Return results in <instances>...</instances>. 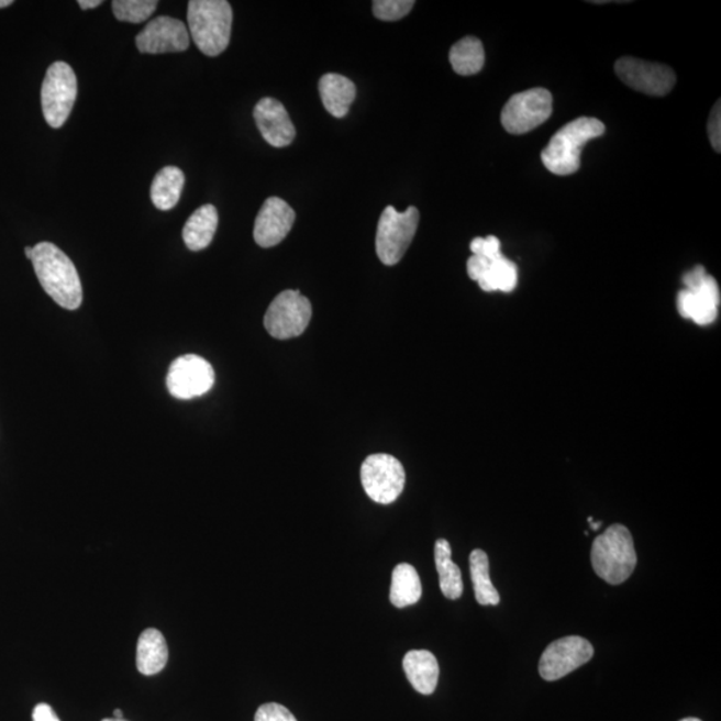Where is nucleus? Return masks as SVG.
Returning <instances> with one entry per match:
<instances>
[{
	"mask_svg": "<svg viewBox=\"0 0 721 721\" xmlns=\"http://www.w3.org/2000/svg\"><path fill=\"white\" fill-rule=\"evenodd\" d=\"M33 263L42 288L59 307L77 310L84 301L82 284L73 260L52 242L33 247Z\"/></svg>",
	"mask_w": 721,
	"mask_h": 721,
	"instance_id": "1",
	"label": "nucleus"
},
{
	"mask_svg": "<svg viewBox=\"0 0 721 721\" xmlns=\"http://www.w3.org/2000/svg\"><path fill=\"white\" fill-rule=\"evenodd\" d=\"M604 133V123L596 118H577L552 136L550 145L541 153V160L556 176H572L580 169L583 147Z\"/></svg>",
	"mask_w": 721,
	"mask_h": 721,
	"instance_id": "2",
	"label": "nucleus"
},
{
	"mask_svg": "<svg viewBox=\"0 0 721 721\" xmlns=\"http://www.w3.org/2000/svg\"><path fill=\"white\" fill-rule=\"evenodd\" d=\"M188 22L192 41L208 57L225 52L232 36L233 9L226 0H191Z\"/></svg>",
	"mask_w": 721,
	"mask_h": 721,
	"instance_id": "3",
	"label": "nucleus"
},
{
	"mask_svg": "<svg viewBox=\"0 0 721 721\" xmlns=\"http://www.w3.org/2000/svg\"><path fill=\"white\" fill-rule=\"evenodd\" d=\"M590 561L596 575L612 586H619L630 579L636 568L637 556L628 528L614 524L596 537L590 551Z\"/></svg>",
	"mask_w": 721,
	"mask_h": 721,
	"instance_id": "4",
	"label": "nucleus"
},
{
	"mask_svg": "<svg viewBox=\"0 0 721 721\" xmlns=\"http://www.w3.org/2000/svg\"><path fill=\"white\" fill-rule=\"evenodd\" d=\"M474 253L466 264L468 276L487 293L502 291L511 293L519 282V269L513 260L502 256L501 242L495 235L472 241Z\"/></svg>",
	"mask_w": 721,
	"mask_h": 721,
	"instance_id": "5",
	"label": "nucleus"
},
{
	"mask_svg": "<svg viewBox=\"0 0 721 721\" xmlns=\"http://www.w3.org/2000/svg\"><path fill=\"white\" fill-rule=\"evenodd\" d=\"M684 289L677 295V310L683 319L699 326L711 325L719 315L721 295L717 279L701 265L683 276Z\"/></svg>",
	"mask_w": 721,
	"mask_h": 721,
	"instance_id": "6",
	"label": "nucleus"
},
{
	"mask_svg": "<svg viewBox=\"0 0 721 721\" xmlns=\"http://www.w3.org/2000/svg\"><path fill=\"white\" fill-rule=\"evenodd\" d=\"M419 222L420 213L414 207H410L403 213L393 207L382 211L377 228L376 252L384 265H397L406 256L418 233Z\"/></svg>",
	"mask_w": 721,
	"mask_h": 721,
	"instance_id": "7",
	"label": "nucleus"
},
{
	"mask_svg": "<svg viewBox=\"0 0 721 721\" xmlns=\"http://www.w3.org/2000/svg\"><path fill=\"white\" fill-rule=\"evenodd\" d=\"M78 95L76 73L66 62L48 67L42 85V110L46 122L54 129L64 126L70 117Z\"/></svg>",
	"mask_w": 721,
	"mask_h": 721,
	"instance_id": "8",
	"label": "nucleus"
},
{
	"mask_svg": "<svg viewBox=\"0 0 721 721\" xmlns=\"http://www.w3.org/2000/svg\"><path fill=\"white\" fill-rule=\"evenodd\" d=\"M312 303L297 290H285L270 303L265 314L267 333L277 340L300 337L312 320Z\"/></svg>",
	"mask_w": 721,
	"mask_h": 721,
	"instance_id": "9",
	"label": "nucleus"
},
{
	"mask_svg": "<svg viewBox=\"0 0 721 721\" xmlns=\"http://www.w3.org/2000/svg\"><path fill=\"white\" fill-rule=\"evenodd\" d=\"M407 475L402 464L393 456L378 453L360 466V482L366 495L378 503L395 502L406 488Z\"/></svg>",
	"mask_w": 721,
	"mask_h": 721,
	"instance_id": "10",
	"label": "nucleus"
},
{
	"mask_svg": "<svg viewBox=\"0 0 721 721\" xmlns=\"http://www.w3.org/2000/svg\"><path fill=\"white\" fill-rule=\"evenodd\" d=\"M552 111L551 92L537 87L521 91L509 99L501 111V123L509 134H526L548 121Z\"/></svg>",
	"mask_w": 721,
	"mask_h": 721,
	"instance_id": "11",
	"label": "nucleus"
},
{
	"mask_svg": "<svg viewBox=\"0 0 721 721\" xmlns=\"http://www.w3.org/2000/svg\"><path fill=\"white\" fill-rule=\"evenodd\" d=\"M214 381L213 366L196 354L174 359L166 377L167 389L178 400H192L207 395L214 387Z\"/></svg>",
	"mask_w": 721,
	"mask_h": 721,
	"instance_id": "12",
	"label": "nucleus"
},
{
	"mask_svg": "<svg viewBox=\"0 0 721 721\" xmlns=\"http://www.w3.org/2000/svg\"><path fill=\"white\" fill-rule=\"evenodd\" d=\"M621 82L646 96H667L676 85V74L669 66L624 57L614 65Z\"/></svg>",
	"mask_w": 721,
	"mask_h": 721,
	"instance_id": "13",
	"label": "nucleus"
},
{
	"mask_svg": "<svg viewBox=\"0 0 721 721\" xmlns=\"http://www.w3.org/2000/svg\"><path fill=\"white\" fill-rule=\"evenodd\" d=\"M595 651L588 640L568 636L548 645L540 658L539 670L546 681H555L574 673L594 657Z\"/></svg>",
	"mask_w": 721,
	"mask_h": 721,
	"instance_id": "14",
	"label": "nucleus"
},
{
	"mask_svg": "<svg viewBox=\"0 0 721 721\" xmlns=\"http://www.w3.org/2000/svg\"><path fill=\"white\" fill-rule=\"evenodd\" d=\"M143 54L182 53L190 46L188 27L171 16H158L135 40Z\"/></svg>",
	"mask_w": 721,
	"mask_h": 721,
	"instance_id": "15",
	"label": "nucleus"
},
{
	"mask_svg": "<svg viewBox=\"0 0 721 721\" xmlns=\"http://www.w3.org/2000/svg\"><path fill=\"white\" fill-rule=\"evenodd\" d=\"M296 221L295 210L281 198H267L254 223V241L260 247H273L288 237Z\"/></svg>",
	"mask_w": 721,
	"mask_h": 721,
	"instance_id": "16",
	"label": "nucleus"
},
{
	"mask_svg": "<svg viewBox=\"0 0 721 721\" xmlns=\"http://www.w3.org/2000/svg\"><path fill=\"white\" fill-rule=\"evenodd\" d=\"M254 120L263 138L273 147H286L296 138V127L285 106L275 98H264L254 108Z\"/></svg>",
	"mask_w": 721,
	"mask_h": 721,
	"instance_id": "17",
	"label": "nucleus"
},
{
	"mask_svg": "<svg viewBox=\"0 0 721 721\" xmlns=\"http://www.w3.org/2000/svg\"><path fill=\"white\" fill-rule=\"evenodd\" d=\"M403 670L412 687L421 695L436 691L440 667L436 656L425 650L409 651L402 661Z\"/></svg>",
	"mask_w": 721,
	"mask_h": 721,
	"instance_id": "18",
	"label": "nucleus"
},
{
	"mask_svg": "<svg viewBox=\"0 0 721 721\" xmlns=\"http://www.w3.org/2000/svg\"><path fill=\"white\" fill-rule=\"evenodd\" d=\"M320 96L328 113L344 118L357 96L356 85L340 74L329 73L320 79Z\"/></svg>",
	"mask_w": 721,
	"mask_h": 721,
	"instance_id": "19",
	"label": "nucleus"
},
{
	"mask_svg": "<svg viewBox=\"0 0 721 721\" xmlns=\"http://www.w3.org/2000/svg\"><path fill=\"white\" fill-rule=\"evenodd\" d=\"M169 661V648L158 630L148 628L142 632L136 645V668L145 676H153L160 673Z\"/></svg>",
	"mask_w": 721,
	"mask_h": 721,
	"instance_id": "20",
	"label": "nucleus"
},
{
	"mask_svg": "<svg viewBox=\"0 0 721 721\" xmlns=\"http://www.w3.org/2000/svg\"><path fill=\"white\" fill-rule=\"evenodd\" d=\"M217 228H219V211L213 204H204L186 222L182 232L185 245L191 252L203 251L213 241Z\"/></svg>",
	"mask_w": 721,
	"mask_h": 721,
	"instance_id": "21",
	"label": "nucleus"
},
{
	"mask_svg": "<svg viewBox=\"0 0 721 721\" xmlns=\"http://www.w3.org/2000/svg\"><path fill=\"white\" fill-rule=\"evenodd\" d=\"M434 562L440 576L441 592L446 599L457 600L464 592L463 575L458 565L452 561L451 544L440 539L434 545Z\"/></svg>",
	"mask_w": 721,
	"mask_h": 721,
	"instance_id": "22",
	"label": "nucleus"
},
{
	"mask_svg": "<svg viewBox=\"0 0 721 721\" xmlns=\"http://www.w3.org/2000/svg\"><path fill=\"white\" fill-rule=\"evenodd\" d=\"M422 586L418 570L413 565L402 563L397 565L391 574L390 602L397 608H406L419 602Z\"/></svg>",
	"mask_w": 721,
	"mask_h": 721,
	"instance_id": "23",
	"label": "nucleus"
},
{
	"mask_svg": "<svg viewBox=\"0 0 721 721\" xmlns=\"http://www.w3.org/2000/svg\"><path fill=\"white\" fill-rule=\"evenodd\" d=\"M185 186V174L176 166H166L152 185V201L159 210H171L177 207Z\"/></svg>",
	"mask_w": 721,
	"mask_h": 721,
	"instance_id": "24",
	"label": "nucleus"
},
{
	"mask_svg": "<svg viewBox=\"0 0 721 721\" xmlns=\"http://www.w3.org/2000/svg\"><path fill=\"white\" fill-rule=\"evenodd\" d=\"M450 60L458 76H475L485 64L482 42L475 36H465L451 48Z\"/></svg>",
	"mask_w": 721,
	"mask_h": 721,
	"instance_id": "25",
	"label": "nucleus"
},
{
	"mask_svg": "<svg viewBox=\"0 0 721 721\" xmlns=\"http://www.w3.org/2000/svg\"><path fill=\"white\" fill-rule=\"evenodd\" d=\"M470 576L474 583L476 600L481 606H497L500 602V595L490 581L489 558L487 553L481 550H475L470 553Z\"/></svg>",
	"mask_w": 721,
	"mask_h": 721,
	"instance_id": "26",
	"label": "nucleus"
},
{
	"mask_svg": "<svg viewBox=\"0 0 721 721\" xmlns=\"http://www.w3.org/2000/svg\"><path fill=\"white\" fill-rule=\"evenodd\" d=\"M157 0H114L113 11L118 21L142 23L157 10Z\"/></svg>",
	"mask_w": 721,
	"mask_h": 721,
	"instance_id": "27",
	"label": "nucleus"
},
{
	"mask_svg": "<svg viewBox=\"0 0 721 721\" xmlns=\"http://www.w3.org/2000/svg\"><path fill=\"white\" fill-rule=\"evenodd\" d=\"M413 8V0H375L373 2V14L377 20L395 22L407 16Z\"/></svg>",
	"mask_w": 721,
	"mask_h": 721,
	"instance_id": "28",
	"label": "nucleus"
},
{
	"mask_svg": "<svg viewBox=\"0 0 721 721\" xmlns=\"http://www.w3.org/2000/svg\"><path fill=\"white\" fill-rule=\"evenodd\" d=\"M254 721H297V719L288 708L277 705V702H267L258 708Z\"/></svg>",
	"mask_w": 721,
	"mask_h": 721,
	"instance_id": "29",
	"label": "nucleus"
},
{
	"mask_svg": "<svg viewBox=\"0 0 721 721\" xmlns=\"http://www.w3.org/2000/svg\"><path fill=\"white\" fill-rule=\"evenodd\" d=\"M708 136L714 152H721V109L720 101L714 103L710 118H708Z\"/></svg>",
	"mask_w": 721,
	"mask_h": 721,
	"instance_id": "30",
	"label": "nucleus"
},
{
	"mask_svg": "<svg viewBox=\"0 0 721 721\" xmlns=\"http://www.w3.org/2000/svg\"><path fill=\"white\" fill-rule=\"evenodd\" d=\"M34 721H60L57 717V713L54 712L53 708L46 705V702H41V705L34 708L33 712Z\"/></svg>",
	"mask_w": 721,
	"mask_h": 721,
	"instance_id": "31",
	"label": "nucleus"
},
{
	"mask_svg": "<svg viewBox=\"0 0 721 721\" xmlns=\"http://www.w3.org/2000/svg\"><path fill=\"white\" fill-rule=\"evenodd\" d=\"M78 4L82 10L97 9L98 5H101V0H79Z\"/></svg>",
	"mask_w": 721,
	"mask_h": 721,
	"instance_id": "32",
	"label": "nucleus"
},
{
	"mask_svg": "<svg viewBox=\"0 0 721 721\" xmlns=\"http://www.w3.org/2000/svg\"><path fill=\"white\" fill-rule=\"evenodd\" d=\"M12 3V0H0V9L9 8Z\"/></svg>",
	"mask_w": 721,
	"mask_h": 721,
	"instance_id": "33",
	"label": "nucleus"
},
{
	"mask_svg": "<svg viewBox=\"0 0 721 721\" xmlns=\"http://www.w3.org/2000/svg\"><path fill=\"white\" fill-rule=\"evenodd\" d=\"M24 254H26V257L31 260V258H33V247L24 248Z\"/></svg>",
	"mask_w": 721,
	"mask_h": 721,
	"instance_id": "34",
	"label": "nucleus"
},
{
	"mask_svg": "<svg viewBox=\"0 0 721 721\" xmlns=\"http://www.w3.org/2000/svg\"><path fill=\"white\" fill-rule=\"evenodd\" d=\"M114 718L115 719H123V712L121 710H115L114 711Z\"/></svg>",
	"mask_w": 721,
	"mask_h": 721,
	"instance_id": "35",
	"label": "nucleus"
},
{
	"mask_svg": "<svg viewBox=\"0 0 721 721\" xmlns=\"http://www.w3.org/2000/svg\"><path fill=\"white\" fill-rule=\"evenodd\" d=\"M680 721H701V720H700V719H696V718H687V719H683V720H680Z\"/></svg>",
	"mask_w": 721,
	"mask_h": 721,
	"instance_id": "36",
	"label": "nucleus"
},
{
	"mask_svg": "<svg viewBox=\"0 0 721 721\" xmlns=\"http://www.w3.org/2000/svg\"><path fill=\"white\" fill-rule=\"evenodd\" d=\"M113 720L114 721H127V720H124V719H115V718H113Z\"/></svg>",
	"mask_w": 721,
	"mask_h": 721,
	"instance_id": "37",
	"label": "nucleus"
},
{
	"mask_svg": "<svg viewBox=\"0 0 721 721\" xmlns=\"http://www.w3.org/2000/svg\"><path fill=\"white\" fill-rule=\"evenodd\" d=\"M102 721H114L113 719H103Z\"/></svg>",
	"mask_w": 721,
	"mask_h": 721,
	"instance_id": "38",
	"label": "nucleus"
}]
</instances>
